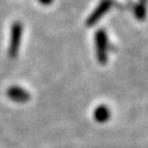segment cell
Returning a JSON list of instances; mask_svg holds the SVG:
<instances>
[{
  "label": "cell",
  "instance_id": "1",
  "mask_svg": "<svg viewBox=\"0 0 148 148\" xmlns=\"http://www.w3.org/2000/svg\"><path fill=\"white\" fill-rule=\"evenodd\" d=\"M96 57L100 64H106L108 60V38L104 29H98L95 34Z\"/></svg>",
  "mask_w": 148,
  "mask_h": 148
},
{
  "label": "cell",
  "instance_id": "2",
  "mask_svg": "<svg viewBox=\"0 0 148 148\" xmlns=\"http://www.w3.org/2000/svg\"><path fill=\"white\" fill-rule=\"evenodd\" d=\"M22 34H23V25L20 21L13 22L11 26V36H10V46H8V56L11 58L16 57L19 53Z\"/></svg>",
  "mask_w": 148,
  "mask_h": 148
},
{
  "label": "cell",
  "instance_id": "3",
  "mask_svg": "<svg viewBox=\"0 0 148 148\" xmlns=\"http://www.w3.org/2000/svg\"><path fill=\"white\" fill-rule=\"evenodd\" d=\"M112 0H101V1L98 4V6L93 10V12L90 14V16L86 19L85 25L88 27H92L95 26L110 10L112 7Z\"/></svg>",
  "mask_w": 148,
  "mask_h": 148
},
{
  "label": "cell",
  "instance_id": "4",
  "mask_svg": "<svg viewBox=\"0 0 148 148\" xmlns=\"http://www.w3.org/2000/svg\"><path fill=\"white\" fill-rule=\"evenodd\" d=\"M6 95H7V97H8L11 100H13V101H15V103H27V101L30 99L29 92H28L27 90H25L23 88L16 86V85L11 86V88L7 90Z\"/></svg>",
  "mask_w": 148,
  "mask_h": 148
},
{
  "label": "cell",
  "instance_id": "5",
  "mask_svg": "<svg viewBox=\"0 0 148 148\" xmlns=\"http://www.w3.org/2000/svg\"><path fill=\"white\" fill-rule=\"evenodd\" d=\"M111 112L107 106L105 105H99L95 111H93V118L98 123H105L110 119Z\"/></svg>",
  "mask_w": 148,
  "mask_h": 148
},
{
  "label": "cell",
  "instance_id": "6",
  "mask_svg": "<svg viewBox=\"0 0 148 148\" xmlns=\"http://www.w3.org/2000/svg\"><path fill=\"white\" fill-rule=\"evenodd\" d=\"M134 15L138 20H145L147 16V5L136 4L134 7Z\"/></svg>",
  "mask_w": 148,
  "mask_h": 148
},
{
  "label": "cell",
  "instance_id": "7",
  "mask_svg": "<svg viewBox=\"0 0 148 148\" xmlns=\"http://www.w3.org/2000/svg\"><path fill=\"white\" fill-rule=\"evenodd\" d=\"M38 1H39L41 5H43V6H50V5L53 4L54 0H38Z\"/></svg>",
  "mask_w": 148,
  "mask_h": 148
},
{
  "label": "cell",
  "instance_id": "8",
  "mask_svg": "<svg viewBox=\"0 0 148 148\" xmlns=\"http://www.w3.org/2000/svg\"><path fill=\"white\" fill-rule=\"evenodd\" d=\"M147 1H148V0H139V4H142V5H147Z\"/></svg>",
  "mask_w": 148,
  "mask_h": 148
}]
</instances>
